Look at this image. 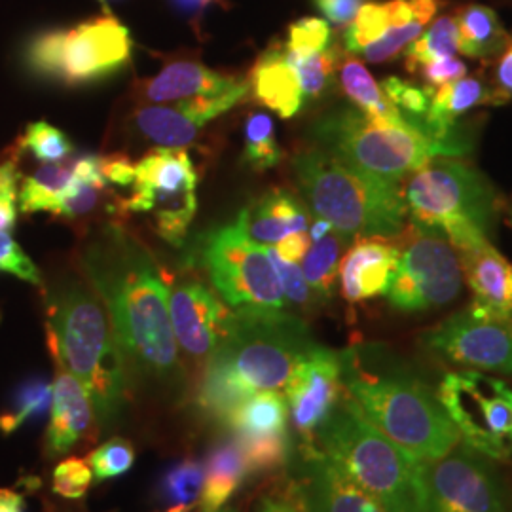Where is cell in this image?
<instances>
[{"label":"cell","instance_id":"cell-1","mask_svg":"<svg viewBox=\"0 0 512 512\" xmlns=\"http://www.w3.org/2000/svg\"><path fill=\"white\" fill-rule=\"evenodd\" d=\"M84 272L109 313L128 366L179 389L183 368L169 317V289L156 260L118 226H107L82 256Z\"/></svg>","mask_w":512,"mask_h":512},{"label":"cell","instance_id":"cell-2","mask_svg":"<svg viewBox=\"0 0 512 512\" xmlns=\"http://www.w3.org/2000/svg\"><path fill=\"white\" fill-rule=\"evenodd\" d=\"M346 395L366 420L410 454L433 463L459 444L437 393L378 346L340 351Z\"/></svg>","mask_w":512,"mask_h":512},{"label":"cell","instance_id":"cell-3","mask_svg":"<svg viewBox=\"0 0 512 512\" xmlns=\"http://www.w3.org/2000/svg\"><path fill=\"white\" fill-rule=\"evenodd\" d=\"M46 340L86 389L95 418L118 425L129 399V366L103 302L82 283L67 279L44 291Z\"/></svg>","mask_w":512,"mask_h":512},{"label":"cell","instance_id":"cell-4","mask_svg":"<svg viewBox=\"0 0 512 512\" xmlns=\"http://www.w3.org/2000/svg\"><path fill=\"white\" fill-rule=\"evenodd\" d=\"M313 446L387 512H427L429 465L366 420L344 393Z\"/></svg>","mask_w":512,"mask_h":512},{"label":"cell","instance_id":"cell-5","mask_svg":"<svg viewBox=\"0 0 512 512\" xmlns=\"http://www.w3.org/2000/svg\"><path fill=\"white\" fill-rule=\"evenodd\" d=\"M294 177L317 219L344 238H395L406 228L401 184L387 183L340 162L323 148L300 152Z\"/></svg>","mask_w":512,"mask_h":512},{"label":"cell","instance_id":"cell-6","mask_svg":"<svg viewBox=\"0 0 512 512\" xmlns=\"http://www.w3.org/2000/svg\"><path fill=\"white\" fill-rule=\"evenodd\" d=\"M325 152L340 162L387 183L401 184L446 148L406 118H368L361 110L340 109L323 116L311 129Z\"/></svg>","mask_w":512,"mask_h":512},{"label":"cell","instance_id":"cell-7","mask_svg":"<svg viewBox=\"0 0 512 512\" xmlns=\"http://www.w3.org/2000/svg\"><path fill=\"white\" fill-rule=\"evenodd\" d=\"M313 346L310 327L296 315L274 308H236L209 361L251 393L281 391Z\"/></svg>","mask_w":512,"mask_h":512},{"label":"cell","instance_id":"cell-8","mask_svg":"<svg viewBox=\"0 0 512 512\" xmlns=\"http://www.w3.org/2000/svg\"><path fill=\"white\" fill-rule=\"evenodd\" d=\"M410 224L439 230L448 241L494 232L499 196L476 169L448 156H435L401 184Z\"/></svg>","mask_w":512,"mask_h":512},{"label":"cell","instance_id":"cell-9","mask_svg":"<svg viewBox=\"0 0 512 512\" xmlns=\"http://www.w3.org/2000/svg\"><path fill=\"white\" fill-rule=\"evenodd\" d=\"M131 46L128 27L114 16H105L73 29L40 33L27 44L25 63L42 78L82 86L128 67Z\"/></svg>","mask_w":512,"mask_h":512},{"label":"cell","instance_id":"cell-10","mask_svg":"<svg viewBox=\"0 0 512 512\" xmlns=\"http://www.w3.org/2000/svg\"><path fill=\"white\" fill-rule=\"evenodd\" d=\"M459 437L480 456L505 461L512 456V389L475 368L448 372L437 391Z\"/></svg>","mask_w":512,"mask_h":512},{"label":"cell","instance_id":"cell-11","mask_svg":"<svg viewBox=\"0 0 512 512\" xmlns=\"http://www.w3.org/2000/svg\"><path fill=\"white\" fill-rule=\"evenodd\" d=\"M397 239L401 255L384 294L391 308L418 313L456 300L461 264L448 238L439 230L410 224Z\"/></svg>","mask_w":512,"mask_h":512},{"label":"cell","instance_id":"cell-12","mask_svg":"<svg viewBox=\"0 0 512 512\" xmlns=\"http://www.w3.org/2000/svg\"><path fill=\"white\" fill-rule=\"evenodd\" d=\"M203 264L228 306L285 308L287 300L268 249L249 238L238 220L207 236Z\"/></svg>","mask_w":512,"mask_h":512},{"label":"cell","instance_id":"cell-13","mask_svg":"<svg viewBox=\"0 0 512 512\" xmlns=\"http://www.w3.org/2000/svg\"><path fill=\"white\" fill-rule=\"evenodd\" d=\"M420 342L448 363L512 374V319L499 321L469 308L425 330Z\"/></svg>","mask_w":512,"mask_h":512},{"label":"cell","instance_id":"cell-14","mask_svg":"<svg viewBox=\"0 0 512 512\" xmlns=\"http://www.w3.org/2000/svg\"><path fill=\"white\" fill-rule=\"evenodd\" d=\"M427 492V512H507L494 469L467 444L433 461Z\"/></svg>","mask_w":512,"mask_h":512},{"label":"cell","instance_id":"cell-15","mask_svg":"<svg viewBox=\"0 0 512 512\" xmlns=\"http://www.w3.org/2000/svg\"><path fill=\"white\" fill-rule=\"evenodd\" d=\"M344 393L340 353L315 344L285 385L291 421L306 448L313 446L317 431L329 420Z\"/></svg>","mask_w":512,"mask_h":512},{"label":"cell","instance_id":"cell-16","mask_svg":"<svg viewBox=\"0 0 512 512\" xmlns=\"http://www.w3.org/2000/svg\"><path fill=\"white\" fill-rule=\"evenodd\" d=\"M169 317L177 346L207 361L222 344L232 311L200 281L184 279L169 291Z\"/></svg>","mask_w":512,"mask_h":512},{"label":"cell","instance_id":"cell-17","mask_svg":"<svg viewBox=\"0 0 512 512\" xmlns=\"http://www.w3.org/2000/svg\"><path fill=\"white\" fill-rule=\"evenodd\" d=\"M473 291L471 310L499 319H512V264L490 238L480 232L450 241Z\"/></svg>","mask_w":512,"mask_h":512},{"label":"cell","instance_id":"cell-18","mask_svg":"<svg viewBox=\"0 0 512 512\" xmlns=\"http://www.w3.org/2000/svg\"><path fill=\"white\" fill-rule=\"evenodd\" d=\"M54 361L55 380L52 384L50 421L44 433V454L55 459L71 452L76 442L88 431L93 418L92 403L86 389L73 372L61 363L57 353L50 349Z\"/></svg>","mask_w":512,"mask_h":512},{"label":"cell","instance_id":"cell-19","mask_svg":"<svg viewBox=\"0 0 512 512\" xmlns=\"http://www.w3.org/2000/svg\"><path fill=\"white\" fill-rule=\"evenodd\" d=\"M399 255L401 247L397 236L357 239V243L342 256L338 268L342 294L349 304H359L385 294Z\"/></svg>","mask_w":512,"mask_h":512},{"label":"cell","instance_id":"cell-20","mask_svg":"<svg viewBox=\"0 0 512 512\" xmlns=\"http://www.w3.org/2000/svg\"><path fill=\"white\" fill-rule=\"evenodd\" d=\"M300 488L308 512H387L315 446L306 448V469Z\"/></svg>","mask_w":512,"mask_h":512},{"label":"cell","instance_id":"cell-21","mask_svg":"<svg viewBox=\"0 0 512 512\" xmlns=\"http://www.w3.org/2000/svg\"><path fill=\"white\" fill-rule=\"evenodd\" d=\"M238 82L236 76L215 73L196 59H175L154 78L139 80V97L154 105L181 103L192 99L213 97Z\"/></svg>","mask_w":512,"mask_h":512},{"label":"cell","instance_id":"cell-22","mask_svg":"<svg viewBox=\"0 0 512 512\" xmlns=\"http://www.w3.org/2000/svg\"><path fill=\"white\" fill-rule=\"evenodd\" d=\"M249 238L270 247L296 232H308L310 217L291 192L274 188L253 205L245 207L238 219Z\"/></svg>","mask_w":512,"mask_h":512},{"label":"cell","instance_id":"cell-23","mask_svg":"<svg viewBox=\"0 0 512 512\" xmlns=\"http://www.w3.org/2000/svg\"><path fill=\"white\" fill-rule=\"evenodd\" d=\"M249 86L256 101L281 118H293L306 103L285 46L270 48L256 59Z\"/></svg>","mask_w":512,"mask_h":512},{"label":"cell","instance_id":"cell-24","mask_svg":"<svg viewBox=\"0 0 512 512\" xmlns=\"http://www.w3.org/2000/svg\"><path fill=\"white\" fill-rule=\"evenodd\" d=\"M251 476L238 440H219L205 461L200 511L217 512L228 505Z\"/></svg>","mask_w":512,"mask_h":512},{"label":"cell","instance_id":"cell-25","mask_svg":"<svg viewBox=\"0 0 512 512\" xmlns=\"http://www.w3.org/2000/svg\"><path fill=\"white\" fill-rule=\"evenodd\" d=\"M122 205L133 213H154L158 234L167 243L181 247L196 215L198 200L194 192H150L133 188V196Z\"/></svg>","mask_w":512,"mask_h":512},{"label":"cell","instance_id":"cell-26","mask_svg":"<svg viewBox=\"0 0 512 512\" xmlns=\"http://www.w3.org/2000/svg\"><path fill=\"white\" fill-rule=\"evenodd\" d=\"M198 173L183 148H156L135 165L133 188L150 192H194Z\"/></svg>","mask_w":512,"mask_h":512},{"label":"cell","instance_id":"cell-27","mask_svg":"<svg viewBox=\"0 0 512 512\" xmlns=\"http://www.w3.org/2000/svg\"><path fill=\"white\" fill-rule=\"evenodd\" d=\"M458 50L467 57L490 63L507 50L511 37L492 8L465 6L458 16Z\"/></svg>","mask_w":512,"mask_h":512},{"label":"cell","instance_id":"cell-28","mask_svg":"<svg viewBox=\"0 0 512 512\" xmlns=\"http://www.w3.org/2000/svg\"><path fill=\"white\" fill-rule=\"evenodd\" d=\"M289 421L287 399L279 391H256L228 416L224 425L236 437L285 435Z\"/></svg>","mask_w":512,"mask_h":512},{"label":"cell","instance_id":"cell-29","mask_svg":"<svg viewBox=\"0 0 512 512\" xmlns=\"http://www.w3.org/2000/svg\"><path fill=\"white\" fill-rule=\"evenodd\" d=\"M76 158H67L63 162L46 164L38 167L29 177H23L19 184V209L27 215L48 211L55 213L63 196L73 188L78 179Z\"/></svg>","mask_w":512,"mask_h":512},{"label":"cell","instance_id":"cell-30","mask_svg":"<svg viewBox=\"0 0 512 512\" xmlns=\"http://www.w3.org/2000/svg\"><path fill=\"white\" fill-rule=\"evenodd\" d=\"M135 126L148 141L162 148H184L194 145L202 126L194 122L179 105H145L135 110Z\"/></svg>","mask_w":512,"mask_h":512},{"label":"cell","instance_id":"cell-31","mask_svg":"<svg viewBox=\"0 0 512 512\" xmlns=\"http://www.w3.org/2000/svg\"><path fill=\"white\" fill-rule=\"evenodd\" d=\"M205 467L198 459L173 463L160 476L156 488V512H190L200 505Z\"/></svg>","mask_w":512,"mask_h":512},{"label":"cell","instance_id":"cell-32","mask_svg":"<svg viewBox=\"0 0 512 512\" xmlns=\"http://www.w3.org/2000/svg\"><path fill=\"white\" fill-rule=\"evenodd\" d=\"M440 0H416L410 14L397 19L382 37L368 44L361 55L370 63H385L403 54L416 38L420 37L425 25L439 12Z\"/></svg>","mask_w":512,"mask_h":512},{"label":"cell","instance_id":"cell-33","mask_svg":"<svg viewBox=\"0 0 512 512\" xmlns=\"http://www.w3.org/2000/svg\"><path fill=\"white\" fill-rule=\"evenodd\" d=\"M340 84L355 109L361 110L368 118H403V114L389 101L382 86L372 78V74L368 73V69L359 59L348 57L340 65Z\"/></svg>","mask_w":512,"mask_h":512},{"label":"cell","instance_id":"cell-34","mask_svg":"<svg viewBox=\"0 0 512 512\" xmlns=\"http://www.w3.org/2000/svg\"><path fill=\"white\" fill-rule=\"evenodd\" d=\"M416 6V0H387V2H365L349 23L344 35V46L351 54H361L368 44L376 42L385 31Z\"/></svg>","mask_w":512,"mask_h":512},{"label":"cell","instance_id":"cell-35","mask_svg":"<svg viewBox=\"0 0 512 512\" xmlns=\"http://www.w3.org/2000/svg\"><path fill=\"white\" fill-rule=\"evenodd\" d=\"M348 243V238L332 230L325 238L315 241V245L302 258V274L319 302L332 298L342 253Z\"/></svg>","mask_w":512,"mask_h":512},{"label":"cell","instance_id":"cell-36","mask_svg":"<svg viewBox=\"0 0 512 512\" xmlns=\"http://www.w3.org/2000/svg\"><path fill=\"white\" fill-rule=\"evenodd\" d=\"M52 406V384L44 378H29L19 385L8 406L0 412V433L14 435L25 423L42 418Z\"/></svg>","mask_w":512,"mask_h":512},{"label":"cell","instance_id":"cell-37","mask_svg":"<svg viewBox=\"0 0 512 512\" xmlns=\"http://www.w3.org/2000/svg\"><path fill=\"white\" fill-rule=\"evenodd\" d=\"M458 37V18L442 16L437 19L423 37L416 38L406 48V69L416 73L421 65L442 57H454L458 52Z\"/></svg>","mask_w":512,"mask_h":512},{"label":"cell","instance_id":"cell-38","mask_svg":"<svg viewBox=\"0 0 512 512\" xmlns=\"http://www.w3.org/2000/svg\"><path fill=\"white\" fill-rule=\"evenodd\" d=\"M283 152L275 141L272 118L266 112H253L245 120V147L243 164L253 171H266L279 164Z\"/></svg>","mask_w":512,"mask_h":512},{"label":"cell","instance_id":"cell-39","mask_svg":"<svg viewBox=\"0 0 512 512\" xmlns=\"http://www.w3.org/2000/svg\"><path fill=\"white\" fill-rule=\"evenodd\" d=\"M243 458L247 461L249 473L262 475L272 473L287 465L291 454L289 433L285 435H270V437H236Z\"/></svg>","mask_w":512,"mask_h":512},{"label":"cell","instance_id":"cell-40","mask_svg":"<svg viewBox=\"0 0 512 512\" xmlns=\"http://www.w3.org/2000/svg\"><path fill=\"white\" fill-rule=\"evenodd\" d=\"M287 57L298 74L300 88L304 93L306 101L319 99L323 93L329 90L334 78V71L338 67V52L336 50H323L319 54L308 55V57H298V55L289 54Z\"/></svg>","mask_w":512,"mask_h":512},{"label":"cell","instance_id":"cell-41","mask_svg":"<svg viewBox=\"0 0 512 512\" xmlns=\"http://www.w3.org/2000/svg\"><path fill=\"white\" fill-rule=\"evenodd\" d=\"M19 148L29 150L37 160L44 164L63 162L73 156L74 147L71 139L46 122H33L25 128L19 139Z\"/></svg>","mask_w":512,"mask_h":512},{"label":"cell","instance_id":"cell-42","mask_svg":"<svg viewBox=\"0 0 512 512\" xmlns=\"http://www.w3.org/2000/svg\"><path fill=\"white\" fill-rule=\"evenodd\" d=\"M88 463L92 467V473L99 482H105L110 478H118V476L128 473L129 469L135 463V448L133 444L126 439L114 437L107 440L105 444H101L99 448H95Z\"/></svg>","mask_w":512,"mask_h":512},{"label":"cell","instance_id":"cell-43","mask_svg":"<svg viewBox=\"0 0 512 512\" xmlns=\"http://www.w3.org/2000/svg\"><path fill=\"white\" fill-rule=\"evenodd\" d=\"M382 90L389 101L399 109L408 122L418 126L431 105L429 88H421L414 82H406L397 76H389L382 82Z\"/></svg>","mask_w":512,"mask_h":512},{"label":"cell","instance_id":"cell-44","mask_svg":"<svg viewBox=\"0 0 512 512\" xmlns=\"http://www.w3.org/2000/svg\"><path fill=\"white\" fill-rule=\"evenodd\" d=\"M93 482L90 463L82 458L61 459L52 473V492L63 499H82Z\"/></svg>","mask_w":512,"mask_h":512},{"label":"cell","instance_id":"cell-45","mask_svg":"<svg viewBox=\"0 0 512 512\" xmlns=\"http://www.w3.org/2000/svg\"><path fill=\"white\" fill-rule=\"evenodd\" d=\"M330 44V27L325 19L302 18L289 27V40L285 50L298 57L319 54Z\"/></svg>","mask_w":512,"mask_h":512},{"label":"cell","instance_id":"cell-46","mask_svg":"<svg viewBox=\"0 0 512 512\" xmlns=\"http://www.w3.org/2000/svg\"><path fill=\"white\" fill-rule=\"evenodd\" d=\"M266 249H268L270 260L274 264L277 277L281 281V289H283V294H285V300L293 302V304L300 306V308L315 306L319 300H317L315 293L311 291L306 277L302 274V268L296 266V262H289V260H285V258L277 255V251H275L272 245L266 247Z\"/></svg>","mask_w":512,"mask_h":512},{"label":"cell","instance_id":"cell-47","mask_svg":"<svg viewBox=\"0 0 512 512\" xmlns=\"http://www.w3.org/2000/svg\"><path fill=\"white\" fill-rule=\"evenodd\" d=\"M107 184L82 183L76 179L73 188L63 196L54 215L63 219H86L97 207L103 205Z\"/></svg>","mask_w":512,"mask_h":512},{"label":"cell","instance_id":"cell-48","mask_svg":"<svg viewBox=\"0 0 512 512\" xmlns=\"http://www.w3.org/2000/svg\"><path fill=\"white\" fill-rule=\"evenodd\" d=\"M19 156L12 154L10 158L0 162V230L10 232L16 226L19 207Z\"/></svg>","mask_w":512,"mask_h":512},{"label":"cell","instance_id":"cell-49","mask_svg":"<svg viewBox=\"0 0 512 512\" xmlns=\"http://www.w3.org/2000/svg\"><path fill=\"white\" fill-rule=\"evenodd\" d=\"M0 274H10L21 281H27L38 289L44 287V277L40 274L37 264L27 256L18 245V241L10 236V232L0 230Z\"/></svg>","mask_w":512,"mask_h":512},{"label":"cell","instance_id":"cell-50","mask_svg":"<svg viewBox=\"0 0 512 512\" xmlns=\"http://www.w3.org/2000/svg\"><path fill=\"white\" fill-rule=\"evenodd\" d=\"M253 512H308L300 482L277 480V484L258 495Z\"/></svg>","mask_w":512,"mask_h":512},{"label":"cell","instance_id":"cell-51","mask_svg":"<svg viewBox=\"0 0 512 512\" xmlns=\"http://www.w3.org/2000/svg\"><path fill=\"white\" fill-rule=\"evenodd\" d=\"M416 73H420L429 90H435L463 78L467 74V65L456 57H442L427 65H421Z\"/></svg>","mask_w":512,"mask_h":512},{"label":"cell","instance_id":"cell-52","mask_svg":"<svg viewBox=\"0 0 512 512\" xmlns=\"http://www.w3.org/2000/svg\"><path fill=\"white\" fill-rule=\"evenodd\" d=\"M315 8L334 25H349L365 0H311Z\"/></svg>","mask_w":512,"mask_h":512},{"label":"cell","instance_id":"cell-53","mask_svg":"<svg viewBox=\"0 0 512 512\" xmlns=\"http://www.w3.org/2000/svg\"><path fill=\"white\" fill-rule=\"evenodd\" d=\"M101 175L107 184L129 186L135 181V165L124 154L101 156Z\"/></svg>","mask_w":512,"mask_h":512},{"label":"cell","instance_id":"cell-54","mask_svg":"<svg viewBox=\"0 0 512 512\" xmlns=\"http://www.w3.org/2000/svg\"><path fill=\"white\" fill-rule=\"evenodd\" d=\"M277 255L289 262H300L306 253L310 251L311 238L308 232H296V234H289L287 238L281 239L279 243L272 245Z\"/></svg>","mask_w":512,"mask_h":512},{"label":"cell","instance_id":"cell-55","mask_svg":"<svg viewBox=\"0 0 512 512\" xmlns=\"http://www.w3.org/2000/svg\"><path fill=\"white\" fill-rule=\"evenodd\" d=\"M495 78H497V84H499L497 88L505 93L509 99H512V38L507 50L503 52L501 59H499Z\"/></svg>","mask_w":512,"mask_h":512},{"label":"cell","instance_id":"cell-56","mask_svg":"<svg viewBox=\"0 0 512 512\" xmlns=\"http://www.w3.org/2000/svg\"><path fill=\"white\" fill-rule=\"evenodd\" d=\"M0 512H27L25 495L16 490L0 488Z\"/></svg>","mask_w":512,"mask_h":512},{"label":"cell","instance_id":"cell-57","mask_svg":"<svg viewBox=\"0 0 512 512\" xmlns=\"http://www.w3.org/2000/svg\"><path fill=\"white\" fill-rule=\"evenodd\" d=\"M173 2V6L177 8V10H181L184 16H188V18L192 19H200L203 12H205V8L209 6V4H213V2H222V0H171Z\"/></svg>","mask_w":512,"mask_h":512},{"label":"cell","instance_id":"cell-58","mask_svg":"<svg viewBox=\"0 0 512 512\" xmlns=\"http://www.w3.org/2000/svg\"><path fill=\"white\" fill-rule=\"evenodd\" d=\"M329 232H332V226H330L329 222H327V220L317 219L313 222V226H311V241L315 243V241L325 238Z\"/></svg>","mask_w":512,"mask_h":512},{"label":"cell","instance_id":"cell-59","mask_svg":"<svg viewBox=\"0 0 512 512\" xmlns=\"http://www.w3.org/2000/svg\"><path fill=\"white\" fill-rule=\"evenodd\" d=\"M217 512H241L239 511L238 507H222L220 511Z\"/></svg>","mask_w":512,"mask_h":512},{"label":"cell","instance_id":"cell-60","mask_svg":"<svg viewBox=\"0 0 512 512\" xmlns=\"http://www.w3.org/2000/svg\"><path fill=\"white\" fill-rule=\"evenodd\" d=\"M101 2H103V6H105V8H107V4H105V2H107V0H101Z\"/></svg>","mask_w":512,"mask_h":512},{"label":"cell","instance_id":"cell-61","mask_svg":"<svg viewBox=\"0 0 512 512\" xmlns=\"http://www.w3.org/2000/svg\"><path fill=\"white\" fill-rule=\"evenodd\" d=\"M511 224H512V207H511Z\"/></svg>","mask_w":512,"mask_h":512}]
</instances>
